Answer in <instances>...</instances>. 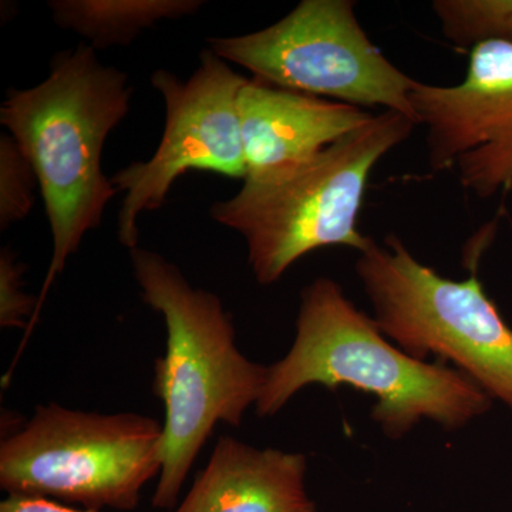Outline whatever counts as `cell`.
<instances>
[{"label": "cell", "mask_w": 512, "mask_h": 512, "mask_svg": "<svg viewBox=\"0 0 512 512\" xmlns=\"http://www.w3.org/2000/svg\"><path fill=\"white\" fill-rule=\"evenodd\" d=\"M312 384L329 390L349 386L375 396L372 420L392 440L403 439L424 420L448 431L463 429L493 404L460 370L416 359L394 345L330 278L315 279L301 292L295 342L266 367L256 414L275 416Z\"/></svg>", "instance_id": "6da1fadb"}, {"label": "cell", "mask_w": 512, "mask_h": 512, "mask_svg": "<svg viewBox=\"0 0 512 512\" xmlns=\"http://www.w3.org/2000/svg\"><path fill=\"white\" fill-rule=\"evenodd\" d=\"M128 76L100 62L89 45L57 53L49 76L32 89H10L0 123L35 170L52 231L53 254L37 299L30 335L47 292L76 254L84 235L99 227L116 187L101 170L104 144L130 111Z\"/></svg>", "instance_id": "7a4b0ae2"}, {"label": "cell", "mask_w": 512, "mask_h": 512, "mask_svg": "<svg viewBox=\"0 0 512 512\" xmlns=\"http://www.w3.org/2000/svg\"><path fill=\"white\" fill-rule=\"evenodd\" d=\"M143 301L161 313L165 355L154 363L153 392L164 404L163 470L153 505L171 510L195 460L218 423L239 427L258 403L266 367L237 345L231 316L215 293L194 288L170 261L130 251Z\"/></svg>", "instance_id": "3957f363"}, {"label": "cell", "mask_w": 512, "mask_h": 512, "mask_svg": "<svg viewBox=\"0 0 512 512\" xmlns=\"http://www.w3.org/2000/svg\"><path fill=\"white\" fill-rule=\"evenodd\" d=\"M416 124L397 111H383L288 170L244 180L241 190L212 204V220L247 242L256 282H278L313 251L348 247L363 251L369 237L357 229L373 168L404 143Z\"/></svg>", "instance_id": "277c9868"}, {"label": "cell", "mask_w": 512, "mask_h": 512, "mask_svg": "<svg viewBox=\"0 0 512 512\" xmlns=\"http://www.w3.org/2000/svg\"><path fill=\"white\" fill-rule=\"evenodd\" d=\"M355 271L380 330L407 355L451 363L512 409V329L477 276L453 281L421 264L402 239H370Z\"/></svg>", "instance_id": "5b68a950"}, {"label": "cell", "mask_w": 512, "mask_h": 512, "mask_svg": "<svg viewBox=\"0 0 512 512\" xmlns=\"http://www.w3.org/2000/svg\"><path fill=\"white\" fill-rule=\"evenodd\" d=\"M163 434L160 421L143 414L37 406L0 444V488L86 510L131 511L163 470Z\"/></svg>", "instance_id": "8992f818"}, {"label": "cell", "mask_w": 512, "mask_h": 512, "mask_svg": "<svg viewBox=\"0 0 512 512\" xmlns=\"http://www.w3.org/2000/svg\"><path fill=\"white\" fill-rule=\"evenodd\" d=\"M211 52L245 67L259 82L330 97L360 107H383L414 121L407 76L366 35L352 0H303L275 25L234 37H211Z\"/></svg>", "instance_id": "52a82bcc"}, {"label": "cell", "mask_w": 512, "mask_h": 512, "mask_svg": "<svg viewBox=\"0 0 512 512\" xmlns=\"http://www.w3.org/2000/svg\"><path fill=\"white\" fill-rule=\"evenodd\" d=\"M200 60L187 82L168 70L151 74L165 104L163 137L150 160L128 164L111 177L116 190L124 192L117 234L130 251L138 244V217L160 210L187 171L247 178L238 97L248 79L210 49Z\"/></svg>", "instance_id": "ba28073f"}, {"label": "cell", "mask_w": 512, "mask_h": 512, "mask_svg": "<svg viewBox=\"0 0 512 512\" xmlns=\"http://www.w3.org/2000/svg\"><path fill=\"white\" fill-rule=\"evenodd\" d=\"M410 103L416 126L426 127L431 170L454 168L480 198L512 188V43H478L463 82H416Z\"/></svg>", "instance_id": "9c48e42d"}, {"label": "cell", "mask_w": 512, "mask_h": 512, "mask_svg": "<svg viewBox=\"0 0 512 512\" xmlns=\"http://www.w3.org/2000/svg\"><path fill=\"white\" fill-rule=\"evenodd\" d=\"M247 178L281 173L322 153L325 148L372 119L352 106L248 80L238 97Z\"/></svg>", "instance_id": "30bf717a"}, {"label": "cell", "mask_w": 512, "mask_h": 512, "mask_svg": "<svg viewBox=\"0 0 512 512\" xmlns=\"http://www.w3.org/2000/svg\"><path fill=\"white\" fill-rule=\"evenodd\" d=\"M301 453L224 436L174 512H316Z\"/></svg>", "instance_id": "8fae6325"}, {"label": "cell", "mask_w": 512, "mask_h": 512, "mask_svg": "<svg viewBox=\"0 0 512 512\" xmlns=\"http://www.w3.org/2000/svg\"><path fill=\"white\" fill-rule=\"evenodd\" d=\"M204 5L202 0H53L49 9L59 28L84 37L97 52L130 45L143 30L194 15Z\"/></svg>", "instance_id": "7c38bea8"}, {"label": "cell", "mask_w": 512, "mask_h": 512, "mask_svg": "<svg viewBox=\"0 0 512 512\" xmlns=\"http://www.w3.org/2000/svg\"><path fill=\"white\" fill-rule=\"evenodd\" d=\"M433 10L448 42L461 49L487 40L512 43V0H436Z\"/></svg>", "instance_id": "4fadbf2b"}, {"label": "cell", "mask_w": 512, "mask_h": 512, "mask_svg": "<svg viewBox=\"0 0 512 512\" xmlns=\"http://www.w3.org/2000/svg\"><path fill=\"white\" fill-rule=\"evenodd\" d=\"M39 185L35 170L12 136L0 137V228L25 220Z\"/></svg>", "instance_id": "5bb4252c"}, {"label": "cell", "mask_w": 512, "mask_h": 512, "mask_svg": "<svg viewBox=\"0 0 512 512\" xmlns=\"http://www.w3.org/2000/svg\"><path fill=\"white\" fill-rule=\"evenodd\" d=\"M23 272L15 252L9 247L0 251V326L2 328H26L35 318L37 301L23 291Z\"/></svg>", "instance_id": "9a60e30c"}, {"label": "cell", "mask_w": 512, "mask_h": 512, "mask_svg": "<svg viewBox=\"0 0 512 512\" xmlns=\"http://www.w3.org/2000/svg\"><path fill=\"white\" fill-rule=\"evenodd\" d=\"M0 512H99L92 510H74L66 505L56 503L49 498L25 497V495H8L0 504Z\"/></svg>", "instance_id": "2e32d148"}]
</instances>
